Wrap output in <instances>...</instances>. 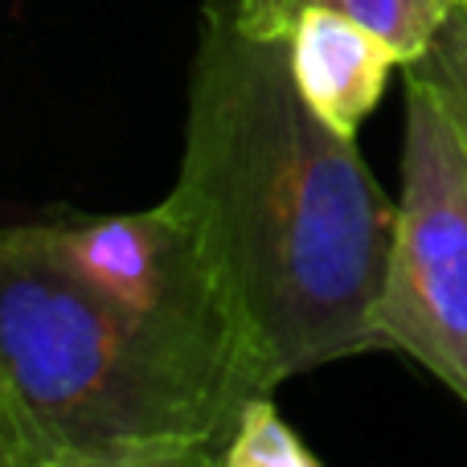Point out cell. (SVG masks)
Here are the masks:
<instances>
[{"label":"cell","instance_id":"6da1fadb","mask_svg":"<svg viewBox=\"0 0 467 467\" xmlns=\"http://www.w3.org/2000/svg\"><path fill=\"white\" fill-rule=\"evenodd\" d=\"M193 230L266 394L378 348L398 205L353 136L312 111L287 37H254L205 0L189 70L185 152L164 197Z\"/></svg>","mask_w":467,"mask_h":467},{"label":"cell","instance_id":"7a4b0ae2","mask_svg":"<svg viewBox=\"0 0 467 467\" xmlns=\"http://www.w3.org/2000/svg\"><path fill=\"white\" fill-rule=\"evenodd\" d=\"M254 389L87 283L46 222L0 238V455L226 443ZM266 398V394H263Z\"/></svg>","mask_w":467,"mask_h":467},{"label":"cell","instance_id":"3957f363","mask_svg":"<svg viewBox=\"0 0 467 467\" xmlns=\"http://www.w3.org/2000/svg\"><path fill=\"white\" fill-rule=\"evenodd\" d=\"M378 348L414 357L467 406V136L414 70Z\"/></svg>","mask_w":467,"mask_h":467},{"label":"cell","instance_id":"277c9868","mask_svg":"<svg viewBox=\"0 0 467 467\" xmlns=\"http://www.w3.org/2000/svg\"><path fill=\"white\" fill-rule=\"evenodd\" d=\"M62 258L107 299L177 337L210 365L266 394L205 250L169 202L140 213L46 222Z\"/></svg>","mask_w":467,"mask_h":467},{"label":"cell","instance_id":"5b68a950","mask_svg":"<svg viewBox=\"0 0 467 467\" xmlns=\"http://www.w3.org/2000/svg\"><path fill=\"white\" fill-rule=\"evenodd\" d=\"M287 54L312 111L345 136H357V128L378 107L389 70L402 66L394 46H386L373 29L328 8H307L296 16Z\"/></svg>","mask_w":467,"mask_h":467},{"label":"cell","instance_id":"8992f818","mask_svg":"<svg viewBox=\"0 0 467 467\" xmlns=\"http://www.w3.org/2000/svg\"><path fill=\"white\" fill-rule=\"evenodd\" d=\"M307 8L353 16L357 25L373 29L386 46H394L398 62L410 66L431 49L447 16L460 0H234V16L254 37H287L291 25Z\"/></svg>","mask_w":467,"mask_h":467},{"label":"cell","instance_id":"52a82bcc","mask_svg":"<svg viewBox=\"0 0 467 467\" xmlns=\"http://www.w3.org/2000/svg\"><path fill=\"white\" fill-rule=\"evenodd\" d=\"M226 467H320L316 455L304 447V439L283 422V414L271 406V394L254 398L242 410L238 427L226 439Z\"/></svg>","mask_w":467,"mask_h":467},{"label":"cell","instance_id":"ba28073f","mask_svg":"<svg viewBox=\"0 0 467 467\" xmlns=\"http://www.w3.org/2000/svg\"><path fill=\"white\" fill-rule=\"evenodd\" d=\"M402 70H414L422 82H431V90L443 99L451 119L467 136V0H460V8L447 16L427 54Z\"/></svg>","mask_w":467,"mask_h":467},{"label":"cell","instance_id":"9c48e42d","mask_svg":"<svg viewBox=\"0 0 467 467\" xmlns=\"http://www.w3.org/2000/svg\"><path fill=\"white\" fill-rule=\"evenodd\" d=\"M29 467H226V443H164L103 455H54Z\"/></svg>","mask_w":467,"mask_h":467},{"label":"cell","instance_id":"30bf717a","mask_svg":"<svg viewBox=\"0 0 467 467\" xmlns=\"http://www.w3.org/2000/svg\"><path fill=\"white\" fill-rule=\"evenodd\" d=\"M0 467H29V463H21V460H8V455H0Z\"/></svg>","mask_w":467,"mask_h":467}]
</instances>
